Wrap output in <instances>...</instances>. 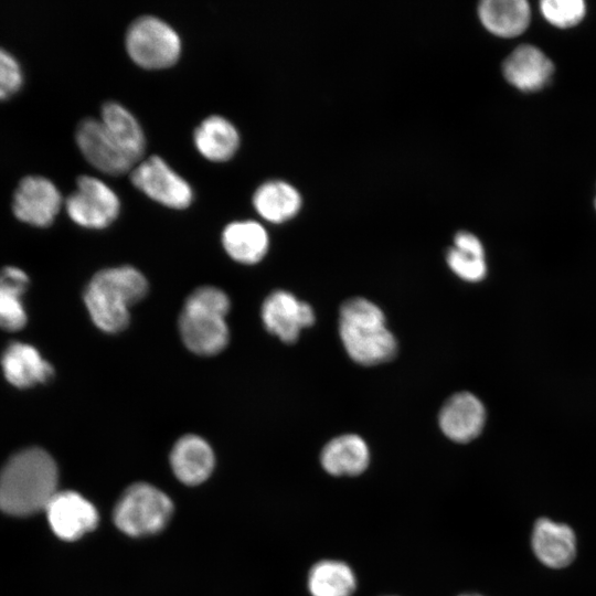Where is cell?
Instances as JSON below:
<instances>
[{
    "label": "cell",
    "instance_id": "1",
    "mask_svg": "<svg viewBox=\"0 0 596 596\" xmlns=\"http://www.w3.org/2000/svg\"><path fill=\"white\" fill-rule=\"evenodd\" d=\"M56 487L53 458L41 448L21 450L0 471V510L17 517L45 510Z\"/></svg>",
    "mask_w": 596,
    "mask_h": 596
},
{
    "label": "cell",
    "instance_id": "2",
    "mask_svg": "<svg viewBox=\"0 0 596 596\" xmlns=\"http://www.w3.org/2000/svg\"><path fill=\"white\" fill-rule=\"evenodd\" d=\"M147 291V279L135 267L106 268L96 273L86 286L84 302L95 326L114 333L128 326L129 307Z\"/></svg>",
    "mask_w": 596,
    "mask_h": 596
},
{
    "label": "cell",
    "instance_id": "3",
    "mask_svg": "<svg viewBox=\"0 0 596 596\" xmlns=\"http://www.w3.org/2000/svg\"><path fill=\"white\" fill-rule=\"evenodd\" d=\"M339 332L349 356L362 365L387 362L397 351V342L386 328L383 311L365 298H351L340 308Z\"/></svg>",
    "mask_w": 596,
    "mask_h": 596
},
{
    "label": "cell",
    "instance_id": "4",
    "mask_svg": "<svg viewBox=\"0 0 596 596\" xmlns=\"http://www.w3.org/2000/svg\"><path fill=\"white\" fill-rule=\"evenodd\" d=\"M230 306L227 295L212 286L200 287L188 297L179 318V330L191 352L214 355L227 345L230 332L225 317Z\"/></svg>",
    "mask_w": 596,
    "mask_h": 596
},
{
    "label": "cell",
    "instance_id": "5",
    "mask_svg": "<svg viewBox=\"0 0 596 596\" xmlns=\"http://www.w3.org/2000/svg\"><path fill=\"white\" fill-rule=\"evenodd\" d=\"M173 511L170 498L148 483L126 489L114 509V522L131 536L153 534L162 530Z\"/></svg>",
    "mask_w": 596,
    "mask_h": 596
},
{
    "label": "cell",
    "instance_id": "6",
    "mask_svg": "<svg viewBox=\"0 0 596 596\" xmlns=\"http://www.w3.org/2000/svg\"><path fill=\"white\" fill-rule=\"evenodd\" d=\"M126 47L130 57L140 66L162 68L179 57L181 41L177 31L155 15L135 19L126 33Z\"/></svg>",
    "mask_w": 596,
    "mask_h": 596
},
{
    "label": "cell",
    "instance_id": "7",
    "mask_svg": "<svg viewBox=\"0 0 596 596\" xmlns=\"http://www.w3.org/2000/svg\"><path fill=\"white\" fill-rule=\"evenodd\" d=\"M76 190L66 199V211L78 225L88 228H103L118 215L120 201L115 191L104 181L81 175Z\"/></svg>",
    "mask_w": 596,
    "mask_h": 596
},
{
    "label": "cell",
    "instance_id": "8",
    "mask_svg": "<svg viewBox=\"0 0 596 596\" xmlns=\"http://www.w3.org/2000/svg\"><path fill=\"white\" fill-rule=\"evenodd\" d=\"M130 179L136 188L167 206L183 209L192 201L191 185L159 156L138 163Z\"/></svg>",
    "mask_w": 596,
    "mask_h": 596
},
{
    "label": "cell",
    "instance_id": "9",
    "mask_svg": "<svg viewBox=\"0 0 596 596\" xmlns=\"http://www.w3.org/2000/svg\"><path fill=\"white\" fill-rule=\"evenodd\" d=\"M75 137L82 153L100 171L121 174L137 162L117 143L100 119L87 117L81 120Z\"/></svg>",
    "mask_w": 596,
    "mask_h": 596
},
{
    "label": "cell",
    "instance_id": "10",
    "mask_svg": "<svg viewBox=\"0 0 596 596\" xmlns=\"http://www.w3.org/2000/svg\"><path fill=\"white\" fill-rule=\"evenodd\" d=\"M61 204V193L51 180L41 175H29L22 179L15 189L12 209L20 221L45 227L54 221Z\"/></svg>",
    "mask_w": 596,
    "mask_h": 596
},
{
    "label": "cell",
    "instance_id": "11",
    "mask_svg": "<svg viewBox=\"0 0 596 596\" xmlns=\"http://www.w3.org/2000/svg\"><path fill=\"white\" fill-rule=\"evenodd\" d=\"M44 511L53 532L65 541L79 539L98 523L95 507L75 491H57Z\"/></svg>",
    "mask_w": 596,
    "mask_h": 596
},
{
    "label": "cell",
    "instance_id": "12",
    "mask_svg": "<svg viewBox=\"0 0 596 596\" xmlns=\"http://www.w3.org/2000/svg\"><path fill=\"white\" fill-rule=\"evenodd\" d=\"M265 328L285 343L295 342L300 330L315 322L313 309L285 290H275L263 302Z\"/></svg>",
    "mask_w": 596,
    "mask_h": 596
},
{
    "label": "cell",
    "instance_id": "13",
    "mask_svg": "<svg viewBox=\"0 0 596 596\" xmlns=\"http://www.w3.org/2000/svg\"><path fill=\"white\" fill-rule=\"evenodd\" d=\"M485 422L483 404L469 392L451 395L439 412L441 432L457 443H468L479 436Z\"/></svg>",
    "mask_w": 596,
    "mask_h": 596
},
{
    "label": "cell",
    "instance_id": "14",
    "mask_svg": "<svg viewBox=\"0 0 596 596\" xmlns=\"http://www.w3.org/2000/svg\"><path fill=\"white\" fill-rule=\"evenodd\" d=\"M553 71L552 61L544 52L530 44L514 49L502 64L505 79L522 92H535L543 88Z\"/></svg>",
    "mask_w": 596,
    "mask_h": 596
},
{
    "label": "cell",
    "instance_id": "15",
    "mask_svg": "<svg viewBox=\"0 0 596 596\" xmlns=\"http://www.w3.org/2000/svg\"><path fill=\"white\" fill-rule=\"evenodd\" d=\"M531 543L540 562L552 568L570 565L576 555V536L572 528L547 518L535 522Z\"/></svg>",
    "mask_w": 596,
    "mask_h": 596
},
{
    "label": "cell",
    "instance_id": "16",
    "mask_svg": "<svg viewBox=\"0 0 596 596\" xmlns=\"http://www.w3.org/2000/svg\"><path fill=\"white\" fill-rule=\"evenodd\" d=\"M1 366L6 379L25 389L47 382L54 374L52 365L31 344L13 342L2 353Z\"/></svg>",
    "mask_w": 596,
    "mask_h": 596
},
{
    "label": "cell",
    "instance_id": "17",
    "mask_svg": "<svg viewBox=\"0 0 596 596\" xmlns=\"http://www.w3.org/2000/svg\"><path fill=\"white\" fill-rule=\"evenodd\" d=\"M172 470L185 485L203 482L214 467V454L207 441L196 435H185L173 446L170 455Z\"/></svg>",
    "mask_w": 596,
    "mask_h": 596
},
{
    "label": "cell",
    "instance_id": "18",
    "mask_svg": "<svg viewBox=\"0 0 596 596\" xmlns=\"http://www.w3.org/2000/svg\"><path fill=\"white\" fill-rule=\"evenodd\" d=\"M478 17L492 34L513 38L528 28L531 10L524 0H485L478 6Z\"/></svg>",
    "mask_w": 596,
    "mask_h": 596
},
{
    "label": "cell",
    "instance_id": "19",
    "mask_svg": "<svg viewBox=\"0 0 596 596\" xmlns=\"http://www.w3.org/2000/svg\"><path fill=\"white\" fill-rule=\"evenodd\" d=\"M321 465L333 476H355L363 472L370 460L365 441L355 434L331 439L321 451Z\"/></svg>",
    "mask_w": 596,
    "mask_h": 596
},
{
    "label": "cell",
    "instance_id": "20",
    "mask_svg": "<svg viewBox=\"0 0 596 596\" xmlns=\"http://www.w3.org/2000/svg\"><path fill=\"white\" fill-rule=\"evenodd\" d=\"M226 253L242 264L258 263L267 253L269 238L265 227L255 221H237L226 225L222 233Z\"/></svg>",
    "mask_w": 596,
    "mask_h": 596
},
{
    "label": "cell",
    "instance_id": "21",
    "mask_svg": "<svg viewBox=\"0 0 596 596\" xmlns=\"http://www.w3.org/2000/svg\"><path fill=\"white\" fill-rule=\"evenodd\" d=\"M301 203L298 190L281 180L262 183L253 195L256 211L273 223H283L292 219L299 212Z\"/></svg>",
    "mask_w": 596,
    "mask_h": 596
},
{
    "label": "cell",
    "instance_id": "22",
    "mask_svg": "<svg viewBox=\"0 0 596 596\" xmlns=\"http://www.w3.org/2000/svg\"><path fill=\"white\" fill-rule=\"evenodd\" d=\"M193 138L198 150L213 161L228 160L240 143L235 126L220 115H211L202 120L195 128Z\"/></svg>",
    "mask_w": 596,
    "mask_h": 596
},
{
    "label": "cell",
    "instance_id": "23",
    "mask_svg": "<svg viewBox=\"0 0 596 596\" xmlns=\"http://www.w3.org/2000/svg\"><path fill=\"white\" fill-rule=\"evenodd\" d=\"M29 278L20 268L8 266L0 270V327L17 331L24 327L26 312L21 300Z\"/></svg>",
    "mask_w": 596,
    "mask_h": 596
},
{
    "label": "cell",
    "instance_id": "24",
    "mask_svg": "<svg viewBox=\"0 0 596 596\" xmlns=\"http://www.w3.org/2000/svg\"><path fill=\"white\" fill-rule=\"evenodd\" d=\"M100 120L117 143L138 161L145 151L146 139L135 116L121 104L108 100L102 107Z\"/></svg>",
    "mask_w": 596,
    "mask_h": 596
},
{
    "label": "cell",
    "instance_id": "25",
    "mask_svg": "<svg viewBox=\"0 0 596 596\" xmlns=\"http://www.w3.org/2000/svg\"><path fill=\"white\" fill-rule=\"evenodd\" d=\"M355 586L354 573L339 561H321L309 572L308 588L312 596H351Z\"/></svg>",
    "mask_w": 596,
    "mask_h": 596
},
{
    "label": "cell",
    "instance_id": "26",
    "mask_svg": "<svg viewBox=\"0 0 596 596\" xmlns=\"http://www.w3.org/2000/svg\"><path fill=\"white\" fill-rule=\"evenodd\" d=\"M543 17L557 28H570L581 22L586 13L582 0H544L540 3Z\"/></svg>",
    "mask_w": 596,
    "mask_h": 596
},
{
    "label": "cell",
    "instance_id": "27",
    "mask_svg": "<svg viewBox=\"0 0 596 596\" xmlns=\"http://www.w3.org/2000/svg\"><path fill=\"white\" fill-rule=\"evenodd\" d=\"M450 269L467 281H480L487 274L485 257H478L451 247L446 255Z\"/></svg>",
    "mask_w": 596,
    "mask_h": 596
},
{
    "label": "cell",
    "instance_id": "28",
    "mask_svg": "<svg viewBox=\"0 0 596 596\" xmlns=\"http://www.w3.org/2000/svg\"><path fill=\"white\" fill-rule=\"evenodd\" d=\"M23 84V72L17 58L0 47V100L14 95Z\"/></svg>",
    "mask_w": 596,
    "mask_h": 596
},
{
    "label": "cell",
    "instance_id": "29",
    "mask_svg": "<svg viewBox=\"0 0 596 596\" xmlns=\"http://www.w3.org/2000/svg\"><path fill=\"white\" fill-rule=\"evenodd\" d=\"M455 248L466 254L485 257V249L480 240L469 232H458L454 238Z\"/></svg>",
    "mask_w": 596,
    "mask_h": 596
},
{
    "label": "cell",
    "instance_id": "30",
    "mask_svg": "<svg viewBox=\"0 0 596 596\" xmlns=\"http://www.w3.org/2000/svg\"><path fill=\"white\" fill-rule=\"evenodd\" d=\"M461 596H480V595H461Z\"/></svg>",
    "mask_w": 596,
    "mask_h": 596
},
{
    "label": "cell",
    "instance_id": "31",
    "mask_svg": "<svg viewBox=\"0 0 596 596\" xmlns=\"http://www.w3.org/2000/svg\"><path fill=\"white\" fill-rule=\"evenodd\" d=\"M595 207H596V200H595Z\"/></svg>",
    "mask_w": 596,
    "mask_h": 596
}]
</instances>
